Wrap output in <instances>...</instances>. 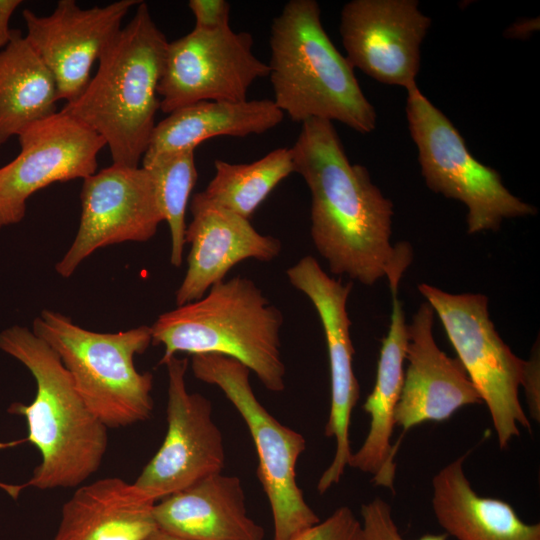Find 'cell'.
Instances as JSON below:
<instances>
[{
    "instance_id": "cell-28",
    "label": "cell",
    "mask_w": 540,
    "mask_h": 540,
    "mask_svg": "<svg viewBox=\"0 0 540 540\" xmlns=\"http://www.w3.org/2000/svg\"><path fill=\"white\" fill-rule=\"evenodd\" d=\"M294 540H364V534L361 521L354 512L341 506Z\"/></svg>"
},
{
    "instance_id": "cell-32",
    "label": "cell",
    "mask_w": 540,
    "mask_h": 540,
    "mask_svg": "<svg viewBox=\"0 0 540 540\" xmlns=\"http://www.w3.org/2000/svg\"><path fill=\"white\" fill-rule=\"evenodd\" d=\"M536 23H539V21H536V19L518 21L513 24L512 27L507 29L505 35L506 37L511 38H521L523 36H528L531 32L536 30Z\"/></svg>"
},
{
    "instance_id": "cell-30",
    "label": "cell",
    "mask_w": 540,
    "mask_h": 540,
    "mask_svg": "<svg viewBox=\"0 0 540 540\" xmlns=\"http://www.w3.org/2000/svg\"><path fill=\"white\" fill-rule=\"evenodd\" d=\"M540 364L539 348L533 350L531 358L526 361L522 385L525 390L531 417L539 422L540 418Z\"/></svg>"
},
{
    "instance_id": "cell-17",
    "label": "cell",
    "mask_w": 540,
    "mask_h": 540,
    "mask_svg": "<svg viewBox=\"0 0 540 540\" xmlns=\"http://www.w3.org/2000/svg\"><path fill=\"white\" fill-rule=\"evenodd\" d=\"M434 310L423 302L407 325L401 394L394 412L403 433L424 422H442L460 408L481 403V398L459 359L449 357L433 336Z\"/></svg>"
},
{
    "instance_id": "cell-31",
    "label": "cell",
    "mask_w": 540,
    "mask_h": 540,
    "mask_svg": "<svg viewBox=\"0 0 540 540\" xmlns=\"http://www.w3.org/2000/svg\"><path fill=\"white\" fill-rule=\"evenodd\" d=\"M20 4V0H0V49L5 48L11 40L13 29H10L9 21Z\"/></svg>"
},
{
    "instance_id": "cell-6",
    "label": "cell",
    "mask_w": 540,
    "mask_h": 540,
    "mask_svg": "<svg viewBox=\"0 0 540 540\" xmlns=\"http://www.w3.org/2000/svg\"><path fill=\"white\" fill-rule=\"evenodd\" d=\"M32 331L56 352L87 407L107 428L151 417L153 376L139 372L134 362L152 344L150 326L100 333L74 324L61 313L43 310Z\"/></svg>"
},
{
    "instance_id": "cell-29",
    "label": "cell",
    "mask_w": 540,
    "mask_h": 540,
    "mask_svg": "<svg viewBox=\"0 0 540 540\" xmlns=\"http://www.w3.org/2000/svg\"><path fill=\"white\" fill-rule=\"evenodd\" d=\"M188 7L195 18L194 29L215 31L230 26L231 5L225 0H190Z\"/></svg>"
},
{
    "instance_id": "cell-23",
    "label": "cell",
    "mask_w": 540,
    "mask_h": 540,
    "mask_svg": "<svg viewBox=\"0 0 540 540\" xmlns=\"http://www.w3.org/2000/svg\"><path fill=\"white\" fill-rule=\"evenodd\" d=\"M283 118L271 99L197 102L169 113L156 124L141 162L143 165L165 155L194 151L200 143L217 136L262 134Z\"/></svg>"
},
{
    "instance_id": "cell-21",
    "label": "cell",
    "mask_w": 540,
    "mask_h": 540,
    "mask_svg": "<svg viewBox=\"0 0 540 540\" xmlns=\"http://www.w3.org/2000/svg\"><path fill=\"white\" fill-rule=\"evenodd\" d=\"M154 505L134 483L118 477L94 481L63 505L54 540H146L158 529Z\"/></svg>"
},
{
    "instance_id": "cell-7",
    "label": "cell",
    "mask_w": 540,
    "mask_h": 540,
    "mask_svg": "<svg viewBox=\"0 0 540 540\" xmlns=\"http://www.w3.org/2000/svg\"><path fill=\"white\" fill-rule=\"evenodd\" d=\"M191 370L198 380L217 386L225 394L249 429L258 456L257 474L272 513L273 540H294L319 523L296 478L306 440L259 402L250 384L251 371L219 354L192 355Z\"/></svg>"
},
{
    "instance_id": "cell-9",
    "label": "cell",
    "mask_w": 540,
    "mask_h": 540,
    "mask_svg": "<svg viewBox=\"0 0 540 540\" xmlns=\"http://www.w3.org/2000/svg\"><path fill=\"white\" fill-rule=\"evenodd\" d=\"M418 290L439 316L457 358L487 406L500 449L531 425L520 400L526 361L502 340L483 294H451L422 283Z\"/></svg>"
},
{
    "instance_id": "cell-8",
    "label": "cell",
    "mask_w": 540,
    "mask_h": 540,
    "mask_svg": "<svg viewBox=\"0 0 540 540\" xmlns=\"http://www.w3.org/2000/svg\"><path fill=\"white\" fill-rule=\"evenodd\" d=\"M406 116L426 185L467 206L469 234L496 231L504 219L537 214L503 185L496 170L474 158L451 121L417 85L407 89Z\"/></svg>"
},
{
    "instance_id": "cell-3",
    "label": "cell",
    "mask_w": 540,
    "mask_h": 540,
    "mask_svg": "<svg viewBox=\"0 0 540 540\" xmlns=\"http://www.w3.org/2000/svg\"><path fill=\"white\" fill-rule=\"evenodd\" d=\"M168 41L146 3L98 59V69L62 112L79 120L108 146L113 163L139 166L160 109L158 85Z\"/></svg>"
},
{
    "instance_id": "cell-1",
    "label": "cell",
    "mask_w": 540,
    "mask_h": 540,
    "mask_svg": "<svg viewBox=\"0 0 540 540\" xmlns=\"http://www.w3.org/2000/svg\"><path fill=\"white\" fill-rule=\"evenodd\" d=\"M291 151L311 194V238L330 272L367 286L386 277L398 289L412 248L390 243L393 203L366 167L350 163L333 123L303 122Z\"/></svg>"
},
{
    "instance_id": "cell-27",
    "label": "cell",
    "mask_w": 540,
    "mask_h": 540,
    "mask_svg": "<svg viewBox=\"0 0 540 540\" xmlns=\"http://www.w3.org/2000/svg\"><path fill=\"white\" fill-rule=\"evenodd\" d=\"M364 540H405L393 518L391 506L376 497L361 506ZM447 535L425 534L416 540H447Z\"/></svg>"
},
{
    "instance_id": "cell-14",
    "label": "cell",
    "mask_w": 540,
    "mask_h": 540,
    "mask_svg": "<svg viewBox=\"0 0 540 540\" xmlns=\"http://www.w3.org/2000/svg\"><path fill=\"white\" fill-rule=\"evenodd\" d=\"M286 275L291 285L314 305L326 339L331 403L325 436L334 438L335 453L317 483L318 492L323 494L339 483L352 455L349 427L352 411L360 397V386L353 370L354 347L347 312V300L353 285L328 276L310 255L289 267Z\"/></svg>"
},
{
    "instance_id": "cell-25",
    "label": "cell",
    "mask_w": 540,
    "mask_h": 540,
    "mask_svg": "<svg viewBox=\"0 0 540 540\" xmlns=\"http://www.w3.org/2000/svg\"><path fill=\"white\" fill-rule=\"evenodd\" d=\"M215 175L197 193L201 199L250 219L274 188L295 172L291 148L274 149L244 164L214 161Z\"/></svg>"
},
{
    "instance_id": "cell-16",
    "label": "cell",
    "mask_w": 540,
    "mask_h": 540,
    "mask_svg": "<svg viewBox=\"0 0 540 540\" xmlns=\"http://www.w3.org/2000/svg\"><path fill=\"white\" fill-rule=\"evenodd\" d=\"M138 0L80 8L60 0L48 16L23 10L26 41L52 74L59 100L76 99L91 79L93 64L122 29L124 17Z\"/></svg>"
},
{
    "instance_id": "cell-15",
    "label": "cell",
    "mask_w": 540,
    "mask_h": 540,
    "mask_svg": "<svg viewBox=\"0 0 540 540\" xmlns=\"http://www.w3.org/2000/svg\"><path fill=\"white\" fill-rule=\"evenodd\" d=\"M430 25L416 0H352L341 10L339 31L353 68L407 90L417 85L420 46Z\"/></svg>"
},
{
    "instance_id": "cell-12",
    "label": "cell",
    "mask_w": 540,
    "mask_h": 540,
    "mask_svg": "<svg viewBox=\"0 0 540 540\" xmlns=\"http://www.w3.org/2000/svg\"><path fill=\"white\" fill-rule=\"evenodd\" d=\"M81 218L70 248L56 264L70 277L99 248L151 239L164 221L151 174L142 166L113 163L83 179Z\"/></svg>"
},
{
    "instance_id": "cell-2",
    "label": "cell",
    "mask_w": 540,
    "mask_h": 540,
    "mask_svg": "<svg viewBox=\"0 0 540 540\" xmlns=\"http://www.w3.org/2000/svg\"><path fill=\"white\" fill-rule=\"evenodd\" d=\"M0 350L20 361L35 380L34 400L13 403L8 412L26 419L27 440L41 455L30 480L7 490L14 496L23 487H78L101 466L108 428L87 407L56 352L32 330L5 329Z\"/></svg>"
},
{
    "instance_id": "cell-22",
    "label": "cell",
    "mask_w": 540,
    "mask_h": 540,
    "mask_svg": "<svg viewBox=\"0 0 540 540\" xmlns=\"http://www.w3.org/2000/svg\"><path fill=\"white\" fill-rule=\"evenodd\" d=\"M467 453L432 478V508L447 536L456 540H540V524H528L501 499L472 488L465 472Z\"/></svg>"
},
{
    "instance_id": "cell-33",
    "label": "cell",
    "mask_w": 540,
    "mask_h": 540,
    "mask_svg": "<svg viewBox=\"0 0 540 540\" xmlns=\"http://www.w3.org/2000/svg\"><path fill=\"white\" fill-rule=\"evenodd\" d=\"M146 540H185L168 533H165L159 529L154 531Z\"/></svg>"
},
{
    "instance_id": "cell-26",
    "label": "cell",
    "mask_w": 540,
    "mask_h": 540,
    "mask_svg": "<svg viewBox=\"0 0 540 540\" xmlns=\"http://www.w3.org/2000/svg\"><path fill=\"white\" fill-rule=\"evenodd\" d=\"M142 167L152 176L160 210L170 229V262L179 267L185 245L186 209L198 177L194 151L165 155Z\"/></svg>"
},
{
    "instance_id": "cell-13",
    "label": "cell",
    "mask_w": 540,
    "mask_h": 540,
    "mask_svg": "<svg viewBox=\"0 0 540 540\" xmlns=\"http://www.w3.org/2000/svg\"><path fill=\"white\" fill-rule=\"evenodd\" d=\"M17 137L19 154L0 168V228L22 221L28 198L38 190L94 174L106 146L95 131L61 110Z\"/></svg>"
},
{
    "instance_id": "cell-24",
    "label": "cell",
    "mask_w": 540,
    "mask_h": 540,
    "mask_svg": "<svg viewBox=\"0 0 540 540\" xmlns=\"http://www.w3.org/2000/svg\"><path fill=\"white\" fill-rule=\"evenodd\" d=\"M55 80L26 41L13 29L0 51V147L33 123L57 112Z\"/></svg>"
},
{
    "instance_id": "cell-11",
    "label": "cell",
    "mask_w": 540,
    "mask_h": 540,
    "mask_svg": "<svg viewBox=\"0 0 540 540\" xmlns=\"http://www.w3.org/2000/svg\"><path fill=\"white\" fill-rule=\"evenodd\" d=\"M164 365L168 372L167 432L133 482L155 503L222 473L225 466L224 439L212 418V404L186 388L188 359L173 356Z\"/></svg>"
},
{
    "instance_id": "cell-20",
    "label": "cell",
    "mask_w": 540,
    "mask_h": 540,
    "mask_svg": "<svg viewBox=\"0 0 540 540\" xmlns=\"http://www.w3.org/2000/svg\"><path fill=\"white\" fill-rule=\"evenodd\" d=\"M392 313L387 335L382 341L375 385L362 408L370 416V427L361 447L352 453L349 465L372 475L377 486L393 490L398 448L391 444L394 412L404 382V360L408 342L407 324L398 289H390Z\"/></svg>"
},
{
    "instance_id": "cell-18",
    "label": "cell",
    "mask_w": 540,
    "mask_h": 540,
    "mask_svg": "<svg viewBox=\"0 0 540 540\" xmlns=\"http://www.w3.org/2000/svg\"><path fill=\"white\" fill-rule=\"evenodd\" d=\"M189 209L192 220L186 227L185 243L190 250L185 276L176 291L177 306L202 298L236 264L247 259L270 262L281 252L279 239L259 233L249 219L207 203L197 193Z\"/></svg>"
},
{
    "instance_id": "cell-5",
    "label": "cell",
    "mask_w": 540,
    "mask_h": 540,
    "mask_svg": "<svg viewBox=\"0 0 540 540\" xmlns=\"http://www.w3.org/2000/svg\"><path fill=\"white\" fill-rule=\"evenodd\" d=\"M282 312L256 283L241 275L213 285L199 300L161 314L152 344L163 345L164 364L177 353L219 354L254 372L271 392L285 389Z\"/></svg>"
},
{
    "instance_id": "cell-19",
    "label": "cell",
    "mask_w": 540,
    "mask_h": 540,
    "mask_svg": "<svg viewBox=\"0 0 540 540\" xmlns=\"http://www.w3.org/2000/svg\"><path fill=\"white\" fill-rule=\"evenodd\" d=\"M159 530L185 540H264L247 513L239 477L218 473L174 493L153 507Z\"/></svg>"
},
{
    "instance_id": "cell-4",
    "label": "cell",
    "mask_w": 540,
    "mask_h": 540,
    "mask_svg": "<svg viewBox=\"0 0 540 540\" xmlns=\"http://www.w3.org/2000/svg\"><path fill=\"white\" fill-rule=\"evenodd\" d=\"M269 80L273 102L292 121L341 122L358 133L376 127L374 106L354 68L334 46L315 0H290L270 27Z\"/></svg>"
},
{
    "instance_id": "cell-10",
    "label": "cell",
    "mask_w": 540,
    "mask_h": 540,
    "mask_svg": "<svg viewBox=\"0 0 540 540\" xmlns=\"http://www.w3.org/2000/svg\"><path fill=\"white\" fill-rule=\"evenodd\" d=\"M248 32L226 27L193 29L168 42L158 85L160 110L171 113L201 101L247 100L252 84L268 77L267 63L252 51Z\"/></svg>"
}]
</instances>
